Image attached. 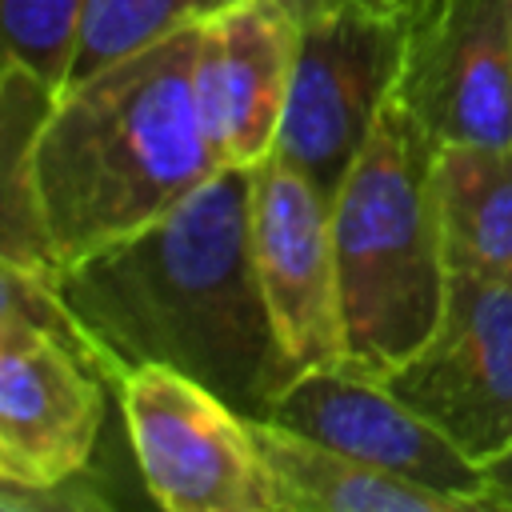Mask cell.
<instances>
[{
  "mask_svg": "<svg viewBox=\"0 0 512 512\" xmlns=\"http://www.w3.org/2000/svg\"><path fill=\"white\" fill-rule=\"evenodd\" d=\"M400 52L404 12H380L364 0L308 4L272 156L332 200L396 88Z\"/></svg>",
  "mask_w": 512,
  "mask_h": 512,
  "instance_id": "cell-4",
  "label": "cell"
},
{
  "mask_svg": "<svg viewBox=\"0 0 512 512\" xmlns=\"http://www.w3.org/2000/svg\"><path fill=\"white\" fill-rule=\"evenodd\" d=\"M252 168L228 164L140 232L60 268L56 292L116 360L164 364L268 416L276 344L256 284Z\"/></svg>",
  "mask_w": 512,
  "mask_h": 512,
  "instance_id": "cell-1",
  "label": "cell"
},
{
  "mask_svg": "<svg viewBox=\"0 0 512 512\" xmlns=\"http://www.w3.org/2000/svg\"><path fill=\"white\" fill-rule=\"evenodd\" d=\"M224 0H84V20H80V44L72 60V80H84L100 72L104 64L156 44L160 36L188 28L204 20L212 8Z\"/></svg>",
  "mask_w": 512,
  "mask_h": 512,
  "instance_id": "cell-15",
  "label": "cell"
},
{
  "mask_svg": "<svg viewBox=\"0 0 512 512\" xmlns=\"http://www.w3.org/2000/svg\"><path fill=\"white\" fill-rule=\"evenodd\" d=\"M384 384L480 468L512 448V284L452 268L432 336Z\"/></svg>",
  "mask_w": 512,
  "mask_h": 512,
  "instance_id": "cell-6",
  "label": "cell"
},
{
  "mask_svg": "<svg viewBox=\"0 0 512 512\" xmlns=\"http://www.w3.org/2000/svg\"><path fill=\"white\" fill-rule=\"evenodd\" d=\"M112 392L144 488L160 508L272 512L248 416L224 396L164 364H132Z\"/></svg>",
  "mask_w": 512,
  "mask_h": 512,
  "instance_id": "cell-5",
  "label": "cell"
},
{
  "mask_svg": "<svg viewBox=\"0 0 512 512\" xmlns=\"http://www.w3.org/2000/svg\"><path fill=\"white\" fill-rule=\"evenodd\" d=\"M272 512H456L452 500L396 480L268 416H248Z\"/></svg>",
  "mask_w": 512,
  "mask_h": 512,
  "instance_id": "cell-12",
  "label": "cell"
},
{
  "mask_svg": "<svg viewBox=\"0 0 512 512\" xmlns=\"http://www.w3.org/2000/svg\"><path fill=\"white\" fill-rule=\"evenodd\" d=\"M24 328H40V332L64 340L84 364H92L108 380V388H116V380H120L116 360L100 348V340L60 300L56 280H44L36 272H24V268L0 260V340L16 336Z\"/></svg>",
  "mask_w": 512,
  "mask_h": 512,
  "instance_id": "cell-17",
  "label": "cell"
},
{
  "mask_svg": "<svg viewBox=\"0 0 512 512\" xmlns=\"http://www.w3.org/2000/svg\"><path fill=\"white\" fill-rule=\"evenodd\" d=\"M296 44L300 16L284 0H224L200 20L192 88L224 168H256L272 156Z\"/></svg>",
  "mask_w": 512,
  "mask_h": 512,
  "instance_id": "cell-11",
  "label": "cell"
},
{
  "mask_svg": "<svg viewBox=\"0 0 512 512\" xmlns=\"http://www.w3.org/2000/svg\"><path fill=\"white\" fill-rule=\"evenodd\" d=\"M284 4H288V8H292V12H296V16H300V12H304V8H308V4H316V0H284Z\"/></svg>",
  "mask_w": 512,
  "mask_h": 512,
  "instance_id": "cell-21",
  "label": "cell"
},
{
  "mask_svg": "<svg viewBox=\"0 0 512 512\" xmlns=\"http://www.w3.org/2000/svg\"><path fill=\"white\" fill-rule=\"evenodd\" d=\"M104 388L92 364L40 328L0 340V460L24 488L60 508L92 504L72 488L104 424Z\"/></svg>",
  "mask_w": 512,
  "mask_h": 512,
  "instance_id": "cell-10",
  "label": "cell"
},
{
  "mask_svg": "<svg viewBox=\"0 0 512 512\" xmlns=\"http://www.w3.org/2000/svg\"><path fill=\"white\" fill-rule=\"evenodd\" d=\"M0 508L32 512V508H60V504H56V500H48V496H40V492H32V488H24V484L8 472V464L0 460Z\"/></svg>",
  "mask_w": 512,
  "mask_h": 512,
  "instance_id": "cell-19",
  "label": "cell"
},
{
  "mask_svg": "<svg viewBox=\"0 0 512 512\" xmlns=\"http://www.w3.org/2000/svg\"><path fill=\"white\" fill-rule=\"evenodd\" d=\"M436 144L388 96L348 176L332 192L344 364L388 376L436 328L448 296V236Z\"/></svg>",
  "mask_w": 512,
  "mask_h": 512,
  "instance_id": "cell-3",
  "label": "cell"
},
{
  "mask_svg": "<svg viewBox=\"0 0 512 512\" xmlns=\"http://www.w3.org/2000/svg\"><path fill=\"white\" fill-rule=\"evenodd\" d=\"M84 0H0V72L20 68L64 92L80 44Z\"/></svg>",
  "mask_w": 512,
  "mask_h": 512,
  "instance_id": "cell-16",
  "label": "cell"
},
{
  "mask_svg": "<svg viewBox=\"0 0 512 512\" xmlns=\"http://www.w3.org/2000/svg\"><path fill=\"white\" fill-rule=\"evenodd\" d=\"M392 92L436 148L512 144V0H408Z\"/></svg>",
  "mask_w": 512,
  "mask_h": 512,
  "instance_id": "cell-8",
  "label": "cell"
},
{
  "mask_svg": "<svg viewBox=\"0 0 512 512\" xmlns=\"http://www.w3.org/2000/svg\"><path fill=\"white\" fill-rule=\"evenodd\" d=\"M484 488L492 512H512V448L484 464Z\"/></svg>",
  "mask_w": 512,
  "mask_h": 512,
  "instance_id": "cell-18",
  "label": "cell"
},
{
  "mask_svg": "<svg viewBox=\"0 0 512 512\" xmlns=\"http://www.w3.org/2000/svg\"><path fill=\"white\" fill-rule=\"evenodd\" d=\"M248 236L260 300L276 344L280 392L300 372L344 360L332 200L304 172H296L280 156H268L252 168Z\"/></svg>",
  "mask_w": 512,
  "mask_h": 512,
  "instance_id": "cell-7",
  "label": "cell"
},
{
  "mask_svg": "<svg viewBox=\"0 0 512 512\" xmlns=\"http://www.w3.org/2000/svg\"><path fill=\"white\" fill-rule=\"evenodd\" d=\"M200 20L72 80L36 140V196L68 268L164 216L224 164L196 108Z\"/></svg>",
  "mask_w": 512,
  "mask_h": 512,
  "instance_id": "cell-2",
  "label": "cell"
},
{
  "mask_svg": "<svg viewBox=\"0 0 512 512\" xmlns=\"http://www.w3.org/2000/svg\"><path fill=\"white\" fill-rule=\"evenodd\" d=\"M436 188L452 268L512 284V144L440 148Z\"/></svg>",
  "mask_w": 512,
  "mask_h": 512,
  "instance_id": "cell-14",
  "label": "cell"
},
{
  "mask_svg": "<svg viewBox=\"0 0 512 512\" xmlns=\"http://www.w3.org/2000/svg\"><path fill=\"white\" fill-rule=\"evenodd\" d=\"M268 420L332 444L396 480L428 488L452 500L456 512H492L484 468L404 404L380 376L344 360L300 372L284 384L268 404Z\"/></svg>",
  "mask_w": 512,
  "mask_h": 512,
  "instance_id": "cell-9",
  "label": "cell"
},
{
  "mask_svg": "<svg viewBox=\"0 0 512 512\" xmlns=\"http://www.w3.org/2000/svg\"><path fill=\"white\" fill-rule=\"evenodd\" d=\"M368 8H380V12H404L408 0H364Z\"/></svg>",
  "mask_w": 512,
  "mask_h": 512,
  "instance_id": "cell-20",
  "label": "cell"
},
{
  "mask_svg": "<svg viewBox=\"0 0 512 512\" xmlns=\"http://www.w3.org/2000/svg\"><path fill=\"white\" fill-rule=\"evenodd\" d=\"M56 96L32 72H0V260L44 280H56L60 264L36 196V140Z\"/></svg>",
  "mask_w": 512,
  "mask_h": 512,
  "instance_id": "cell-13",
  "label": "cell"
}]
</instances>
